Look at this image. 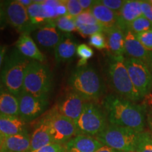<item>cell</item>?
<instances>
[{"instance_id":"obj_30","label":"cell","mask_w":152,"mask_h":152,"mask_svg":"<svg viewBox=\"0 0 152 152\" xmlns=\"http://www.w3.org/2000/svg\"><path fill=\"white\" fill-rule=\"evenodd\" d=\"M75 26L77 28V31L83 36V37H86L87 36H90L97 33H104L105 29L99 24L97 25H90V26H85L76 23Z\"/></svg>"},{"instance_id":"obj_16","label":"cell","mask_w":152,"mask_h":152,"mask_svg":"<svg viewBox=\"0 0 152 152\" xmlns=\"http://www.w3.org/2000/svg\"><path fill=\"white\" fill-rule=\"evenodd\" d=\"M104 144L94 137L77 134L65 145L66 152H95Z\"/></svg>"},{"instance_id":"obj_18","label":"cell","mask_w":152,"mask_h":152,"mask_svg":"<svg viewBox=\"0 0 152 152\" xmlns=\"http://www.w3.org/2000/svg\"><path fill=\"white\" fill-rule=\"evenodd\" d=\"M142 16L143 15L141 9V1H125L122 9L118 14L117 26L125 31L131 22Z\"/></svg>"},{"instance_id":"obj_15","label":"cell","mask_w":152,"mask_h":152,"mask_svg":"<svg viewBox=\"0 0 152 152\" xmlns=\"http://www.w3.org/2000/svg\"><path fill=\"white\" fill-rule=\"evenodd\" d=\"M77 42L70 33H64L54 49V56L58 63L73 60L77 54Z\"/></svg>"},{"instance_id":"obj_14","label":"cell","mask_w":152,"mask_h":152,"mask_svg":"<svg viewBox=\"0 0 152 152\" xmlns=\"http://www.w3.org/2000/svg\"><path fill=\"white\" fill-rule=\"evenodd\" d=\"M125 55L126 57L142 61L149 68H151L152 52L144 48L137 39L135 34L128 30L125 31Z\"/></svg>"},{"instance_id":"obj_17","label":"cell","mask_w":152,"mask_h":152,"mask_svg":"<svg viewBox=\"0 0 152 152\" xmlns=\"http://www.w3.org/2000/svg\"><path fill=\"white\" fill-rule=\"evenodd\" d=\"M106 44L109 56H124L125 55V31L118 26L106 30Z\"/></svg>"},{"instance_id":"obj_9","label":"cell","mask_w":152,"mask_h":152,"mask_svg":"<svg viewBox=\"0 0 152 152\" xmlns=\"http://www.w3.org/2000/svg\"><path fill=\"white\" fill-rule=\"evenodd\" d=\"M124 64L133 86L140 97L144 99L152 91V73L147 64L135 58L125 57Z\"/></svg>"},{"instance_id":"obj_21","label":"cell","mask_w":152,"mask_h":152,"mask_svg":"<svg viewBox=\"0 0 152 152\" xmlns=\"http://www.w3.org/2000/svg\"><path fill=\"white\" fill-rule=\"evenodd\" d=\"M90 11L99 24L105 30L117 26L118 14L102 4L99 1H95Z\"/></svg>"},{"instance_id":"obj_41","label":"cell","mask_w":152,"mask_h":152,"mask_svg":"<svg viewBox=\"0 0 152 152\" xmlns=\"http://www.w3.org/2000/svg\"><path fill=\"white\" fill-rule=\"evenodd\" d=\"M79 2L83 8V11L90 10L92 6L94 4L95 1L93 0H79Z\"/></svg>"},{"instance_id":"obj_27","label":"cell","mask_w":152,"mask_h":152,"mask_svg":"<svg viewBox=\"0 0 152 152\" xmlns=\"http://www.w3.org/2000/svg\"><path fill=\"white\" fill-rule=\"evenodd\" d=\"M54 22L57 28L60 31L64 32V33H70L71 32L77 31L75 18L69 16V15L58 17L54 20Z\"/></svg>"},{"instance_id":"obj_47","label":"cell","mask_w":152,"mask_h":152,"mask_svg":"<svg viewBox=\"0 0 152 152\" xmlns=\"http://www.w3.org/2000/svg\"><path fill=\"white\" fill-rule=\"evenodd\" d=\"M149 2L152 4V0H149Z\"/></svg>"},{"instance_id":"obj_25","label":"cell","mask_w":152,"mask_h":152,"mask_svg":"<svg viewBox=\"0 0 152 152\" xmlns=\"http://www.w3.org/2000/svg\"><path fill=\"white\" fill-rule=\"evenodd\" d=\"M30 21L36 28L40 27L49 21L44 12L41 1H33V3L27 8Z\"/></svg>"},{"instance_id":"obj_1","label":"cell","mask_w":152,"mask_h":152,"mask_svg":"<svg viewBox=\"0 0 152 152\" xmlns=\"http://www.w3.org/2000/svg\"><path fill=\"white\" fill-rule=\"evenodd\" d=\"M109 124L143 132L145 130L146 112L143 106L116 94H109L102 101Z\"/></svg>"},{"instance_id":"obj_35","label":"cell","mask_w":152,"mask_h":152,"mask_svg":"<svg viewBox=\"0 0 152 152\" xmlns=\"http://www.w3.org/2000/svg\"><path fill=\"white\" fill-rule=\"evenodd\" d=\"M77 55L80 58V60L87 62V60L94 55V51L86 44H81L77 48Z\"/></svg>"},{"instance_id":"obj_5","label":"cell","mask_w":152,"mask_h":152,"mask_svg":"<svg viewBox=\"0 0 152 152\" xmlns=\"http://www.w3.org/2000/svg\"><path fill=\"white\" fill-rule=\"evenodd\" d=\"M52 85V74L48 66L37 61H30L25 74L23 91L35 96L49 97Z\"/></svg>"},{"instance_id":"obj_24","label":"cell","mask_w":152,"mask_h":152,"mask_svg":"<svg viewBox=\"0 0 152 152\" xmlns=\"http://www.w3.org/2000/svg\"><path fill=\"white\" fill-rule=\"evenodd\" d=\"M0 114L19 117L18 98L0 84Z\"/></svg>"},{"instance_id":"obj_20","label":"cell","mask_w":152,"mask_h":152,"mask_svg":"<svg viewBox=\"0 0 152 152\" xmlns=\"http://www.w3.org/2000/svg\"><path fill=\"white\" fill-rule=\"evenodd\" d=\"M54 143L48 125L42 117L38 121L30 136V151H35L40 148Z\"/></svg>"},{"instance_id":"obj_48","label":"cell","mask_w":152,"mask_h":152,"mask_svg":"<svg viewBox=\"0 0 152 152\" xmlns=\"http://www.w3.org/2000/svg\"><path fill=\"white\" fill-rule=\"evenodd\" d=\"M150 69H151V73H152V63H151V68H150Z\"/></svg>"},{"instance_id":"obj_31","label":"cell","mask_w":152,"mask_h":152,"mask_svg":"<svg viewBox=\"0 0 152 152\" xmlns=\"http://www.w3.org/2000/svg\"><path fill=\"white\" fill-rule=\"evenodd\" d=\"M89 43L91 46L99 50L106 49L107 47L106 36L103 33H97L91 35L89 39Z\"/></svg>"},{"instance_id":"obj_8","label":"cell","mask_w":152,"mask_h":152,"mask_svg":"<svg viewBox=\"0 0 152 152\" xmlns=\"http://www.w3.org/2000/svg\"><path fill=\"white\" fill-rule=\"evenodd\" d=\"M42 118L48 125L54 143L65 145L70 140L77 135L75 123L62 115L56 106L49 110Z\"/></svg>"},{"instance_id":"obj_49","label":"cell","mask_w":152,"mask_h":152,"mask_svg":"<svg viewBox=\"0 0 152 152\" xmlns=\"http://www.w3.org/2000/svg\"><path fill=\"white\" fill-rule=\"evenodd\" d=\"M132 152H137V151H132Z\"/></svg>"},{"instance_id":"obj_37","label":"cell","mask_w":152,"mask_h":152,"mask_svg":"<svg viewBox=\"0 0 152 152\" xmlns=\"http://www.w3.org/2000/svg\"><path fill=\"white\" fill-rule=\"evenodd\" d=\"M28 152H66V148L65 146L62 144L52 143L37 150L30 151Z\"/></svg>"},{"instance_id":"obj_29","label":"cell","mask_w":152,"mask_h":152,"mask_svg":"<svg viewBox=\"0 0 152 152\" xmlns=\"http://www.w3.org/2000/svg\"><path fill=\"white\" fill-rule=\"evenodd\" d=\"M59 1L49 0V1H41V5L45 12L46 18L48 20H55L58 18L56 8Z\"/></svg>"},{"instance_id":"obj_2","label":"cell","mask_w":152,"mask_h":152,"mask_svg":"<svg viewBox=\"0 0 152 152\" xmlns=\"http://www.w3.org/2000/svg\"><path fill=\"white\" fill-rule=\"evenodd\" d=\"M70 88L86 102H97L105 94L103 78L92 66L77 67L68 79Z\"/></svg>"},{"instance_id":"obj_42","label":"cell","mask_w":152,"mask_h":152,"mask_svg":"<svg viewBox=\"0 0 152 152\" xmlns=\"http://www.w3.org/2000/svg\"><path fill=\"white\" fill-rule=\"evenodd\" d=\"M6 53H7V47L3 45H0V71L2 67Z\"/></svg>"},{"instance_id":"obj_19","label":"cell","mask_w":152,"mask_h":152,"mask_svg":"<svg viewBox=\"0 0 152 152\" xmlns=\"http://www.w3.org/2000/svg\"><path fill=\"white\" fill-rule=\"evenodd\" d=\"M16 46L18 52L28 59L37 61L41 63H44L46 60L45 55L38 48L30 34H21L16 42Z\"/></svg>"},{"instance_id":"obj_10","label":"cell","mask_w":152,"mask_h":152,"mask_svg":"<svg viewBox=\"0 0 152 152\" xmlns=\"http://www.w3.org/2000/svg\"><path fill=\"white\" fill-rule=\"evenodd\" d=\"M7 22L21 34H30L37 29L30 21L28 10L18 0L4 1Z\"/></svg>"},{"instance_id":"obj_3","label":"cell","mask_w":152,"mask_h":152,"mask_svg":"<svg viewBox=\"0 0 152 152\" xmlns=\"http://www.w3.org/2000/svg\"><path fill=\"white\" fill-rule=\"evenodd\" d=\"M30 61L16 48L5 55L0 73V84L17 97L23 90L25 74Z\"/></svg>"},{"instance_id":"obj_34","label":"cell","mask_w":152,"mask_h":152,"mask_svg":"<svg viewBox=\"0 0 152 152\" xmlns=\"http://www.w3.org/2000/svg\"><path fill=\"white\" fill-rule=\"evenodd\" d=\"M136 37L144 48L152 52V28L143 33L137 34Z\"/></svg>"},{"instance_id":"obj_46","label":"cell","mask_w":152,"mask_h":152,"mask_svg":"<svg viewBox=\"0 0 152 152\" xmlns=\"http://www.w3.org/2000/svg\"><path fill=\"white\" fill-rule=\"evenodd\" d=\"M4 139H5V137L4 136L1 132H0V149H1V147H2L4 141Z\"/></svg>"},{"instance_id":"obj_7","label":"cell","mask_w":152,"mask_h":152,"mask_svg":"<svg viewBox=\"0 0 152 152\" xmlns=\"http://www.w3.org/2000/svg\"><path fill=\"white\" fill-rule=\"evenodd\" d=\"M109 125L106 113L95 102H86L78 121L75 123L77 134L96 137Z\"/></svg>"},{"instance_id":"obj_32","label":"cell","mask_w":152,"mask_h":152,"mask_svg":"<svg viewBox=\"0 0 152 152\" xmlns=\"http://www.w3.org/2000/svg\"><path fill=\"white\" fill-rule=\"evenodd\" d=\"M75 23L85 26L90 25H97L99 23L94 18L90 10L83 11L79 16L75 18Z\"/></svg>"},{"instance_id":"obj_22","label":"cell","mask_w":152,"mask_h":152,"mask_svg":"<svg viewBox=\"0 0 152 152\" xmlns=\"http://www.w3.org/2000/svg\"><path fill=\"white\" fill-rule=\"evenodd\" d=\"M0 132L4 137L28 133L26 123L20 117L0 114Z\"/></svg>"},{"instance_id":"obj_6","label":"cell","mask_w":152,"mask_h":152,"mask_svg":"<svg viewBox=\"0 0 152 152\" xmlns=\"http://www.w3.org/2000/svg\"><path fill=\"white\" fill-rule=\"evenodd\" d=\"M141 132L109 123L105 130L96 138L104 145L118 151L132 152L136 151Z\"/></svg>"},{"instance_id":"obj_13","label":"cell","mask_w":152,"mask_h":152,"mask_svg":"<svg viewBox=\"0 0 152 152\" xmlns=\"http://www.w3.org/2000/svg\"><path fill=\"white\" fill-rule=\"evenodd\" d=\"M63 36L58 29L54 20H49L46 23L36 29L35 37L42 47L47 50L55 49Z\"/></svg>"},{"instance_id":"obj_28","label":"cell","mask_w":152,"mask_h":152,"mask_svg":"<svg viewBox=\"0 0 152 152\" xmlns=\"http://www.w3.org/2000/svg\"><path fill=\"white\" fill-rule=\"evenodd\" d=\"M137 152H152V133L144 130L141 132L139 140Z\"/></svg>"},{"instance_id":"obj_12","label":"cell","mask_w":152,"mask_h":152,"mask_svg":"<svg viewBox=\"0 0 152 152\" xmlns=\"http://www.w3.org/2000/svg\"><path fill=\"white\" fill-rule=\"evenodd\" d=\"M86 101L77 93L71 90L56 104L58 111L64 116L71 119L75 124L80 116Z\"/></svg>"},{"instance_id":"obj_33","label":"cell","mask_w":152,"mask_h":152,"mask_svg":"<svg viewBox=\"0 0 152 152\" xmlns=\"http://www.w3.org/2000/svg\"><path fill=\"white\" fill-rule=\"evenodd\" d=\"M68 15L76 18L83 11V9L79 2V0H65Z\"/></svg>"},{"instance_id":"obj_44","label":"cell","mask_w":152,"mask_h":152,"mask_svg":"<svg viewBox=\"0 0 152 152\" xmlns=\"http://www.w3.org/2000/svg\"><path fill=\"white\" fill-rule=\"evenodd\" d=\"M18 1L26 9L33 3V1H32V0H18Z\"/></svg>"},{"instance_id":"obj_38","label":"cell","mask_w":152,"mask_h":152,"mask_svg":"<svg viewBox=\"0 0 152 152\" xmlns=\"http://www.w3.org/2000/svg\"><path fill=\"white\" fill-rule=\"evenodd\" d=\"M142 15L152 23V4L149 1H141Z\"/></svg>"},{"instance_id":"obj_50","label":"cell","mask_w":152,"mask_h":152,"mask_svg":"<svg viewBox=\"0 0 152 152\" xmlns=\"http://www.w3.org/2000/svg\"><path fill=\"white\" fill-rule=\"evenodd\" d=\"M151 111H152V110H151Z\"/></svg>"},{"instance_id":"obj_39","label":"cell","mask_w":152,"mask_h":152,"mask_svg":"<svg viewBox=\"0 0 152 152\" xmlns=\"http://www.w3.org/2000/svg\"><path fill=\"white\" fill-rule=\"evenodd\" d=\"M56 12H57L58 18V17L68 15V11H67V8H66V6L65 0H64V1H59V3H58V6H57Z\"/></svg>"},{"instance_id":"obj_26","label":"cell","mask_w":152,"mask_h":152,"mask_svg":"<svg viewBox=\"0 0 152 152\" xmlns=\"http://www.w3.org/2000/svg\"><path fill=\"white\" fill-rule=\"evenodd\" d=\"M151 28L152 23L144 16H142L131 22L128 26L126 30H130L132 33L137 35V34L143 33V32L147 31Z\"/></svg>"},{"instance_id":"obj_11","label":"cell","mask_w":152,"mask_h":152,"mask_svg":"<svg viewBox=\"0 0 152 152\" xmlns=\"http://www.w3.org/2000/svg\"><path fill=\"white\" fill-rule=\"evenodd\" d=\"M19 117L25 122L39 118L48 107L49 97H39L23 91L18 96Z\"/></svg>"},{"instance_id":"obj_40","label":"cell","mask_w":152,"mask_h":152,"mask_svg":"<svg viewBox=\"0 0 152 152\" xmlns=\"http://www.w3.org/2000/svg\"><path fill=\"white\" fill-rule=\"evenodd\" d=\"M7 23L4 7V1H0V29L3 28Z\"/></svg>"},{"instance_id":"obj_4","label":"cell","mask_w":152,"mask_h":152,"mask_svg":"<svg viewBox=\"0 0 152 152\" xmlns=\"http://www.w3.org/2000/svg\"><path fill=\"white\" fill-rule=\"evenodd\" d=\"M124 58L125 56H109L106 67L108 83L115 94L135 103L142 99L133 86Z\"/></svg>"},{"instance_id":"obj_45","label":"cell","mask_w":152,"mask_h":152,"mask_svg":"<svg viewBox=\"0 0 152 152\" xmlns=\"http://www.w3.org/2000/svg\"><path fill=\"white\" fill-rule=\"evenodd\" d=\"M147 122H148V124H149L150 130H151V132L152 133V111H151L150 113L148 115Z\"/></svg>"},{"instance_id":"obj_36","label":"cell","mask_w":152,"mask_h":152,"mask_svg":"<svg viewBox=\"0 0 152 152\" xmlns=\"http://www.w3.org/2000/svg\"><path fill=\"white\" fill-rule=\"evenodd\" d=\"M105 7L111 9L118 14L125 3V0H99Z\"/></svg>"},{"instance_id":"obj_23","label":"cell","mask_w":152,"mask_h":152,"mask_svg":"<svg viewBox=\"0 0 152 152\" xmlns=\"http://www.w3.org/2000/svg\"><path fill=\"white\" fill-rule=\"evenodd\" d=\"M30 149V137L28 133L5 137L0 152H28Z\"/></svg>"},{"instance_id":"obj_43","label":"cell","mask_w":152,"mask_h":152,"mask_svg":"<svg viewBox=\"0 0 152 152\" xmlns=\"http://www.w3.org/2000/svg\"><path fill=\"white\" fill-rule=\"evenodd\" d=\"M95 152H121V151H117V150L112 149V148L107 147V146L106 145H103L102 147H100L99 149L96 150Z\"/></svg>"}]
</instances>
